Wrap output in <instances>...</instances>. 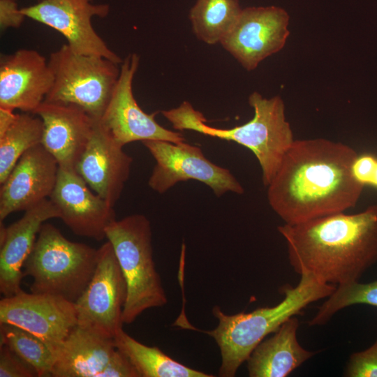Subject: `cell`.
Here are the masks:
<instances>
[{
    "mask_svg": "<svg viewBox=\"0 0 377 377\" xmlns=\"http://www.w3.org/2000/svg\"><path fill=\"white\" fill-rule=\"evenodd\" d=\"M357 155L325 138L295 140L267 186L270 207L288 225L354 207L364 187L353 172Z\"/></svg>",
    "mask_w": 377,
    "mask_h": 377,
    "instance_id": "cell-1",
    "label": "cell"
},
{
    "mask_svg": "<svg viewBox=\"0 0 377 377\" xmlns=\"http://www.w3.org/2000/svg\"><path fill=\"white\" fill-rule=\"evenodd\" d=\"M277 229L293 269L320 283L359 281L377 263V204L357 214L339 212Z\"/></svg>",
    "mask_w": 377,
    "mask_h": 377,
    "instance_id": "cell-2",
    "label": "cell"
},
{
    "mask_svg": "<svg viewBox=\"0 0 377 377\" xmlns=\"http://www.w3.org/2000/svg\"><path fill=\"white\" fill-rule=\"evenodd\" d=\"M336 286L319 282L309 274H301L295 287L283 289V299L276 305L257 308L251 312L226 314L219 306L212 309L218 325L206 331L214 338L221 353L219 374L233 377L253 349L292 316L300 314L312 302L328 297Z\"/></svg>",
    "mask_w": 377,
    "mask_h": 377,
    "instance_id": "cell-3",
    "label": "cell"
},
{
    "mask_svg": "<svg viewBox=\"0 0 377 377\" xmlns=\"http://www.w3.org/2000/svg\"><path fill=\"white\" fill-rule=\"evenodd\" d=\"M253 118L231 128L210 126L203 114L188 101L179 107L161 111L177 131L190 130L213 138L233 141L251 150L262 170L263 184L267 186L275 177L285 154L294 142L293 131L285 115L280 96L264 98L257 91L249 97Z\"/></svg>",
    "mask_w": 377,
    "mask_h": 377,
    "instance_id": "cell-4",
    "label": "cell"
},
{
    "mask_svg": "<svg viewBox=\"0 0 377 377\" xmlns=\"http://www.w3.org/2000/svg\"><path fill=\"white\" fill-rule=\"evenodd\" d=\"M98 249L70 241L54 225L45 222L23 265L33 281L31 293L47 294L75 303L96 268Z\"/></svg>",
    "mask_w": 377,
    "mask_h": 377,
    "instance_id": "cell-5",
    "label": "cell"
},
{
    "mask_svg": "<svg viewBox=\"0 0 377 377\" xmlns=\"http://www.w3.org/2000/svg\"><path fill=\"white\" fill-rule=\"evenodd\" d=\"M105 234L126 281L122 318L124 323L129 325L145 310L168 302L153 258L151 224L145 216L133 214L113 221Z\"/></svg>",
    "mask_w": 377,
    "mask_h": 377,
    "instance_id": "cell-6",
    "label": "cell"
},
{
    "mask_svg": "<svg viewBox=\"0 0 377 377\" xmlns=\"http://www.w3.org/2000/svg\"><path fill=\"white\" fill-rule=\"evenodd\" d=\"M48 64L54 82L45 101L75 105L99 120L117 82L119 64L76 53L67 44L50 54Z\"/></svg>",
    "mask_w": 377,
    "mask_h": 377,
    "instance_id": "cell-7",
    "label": "cell"
},
{
    "mask_svg": "<svg viewBox=\"0 0 377 377\" xmlns=\"http://www.w3.org/2000/svg\"><path fill=\"white\" fill-rule=\"evenodd\" d=\"M94 274L75 302L77 325L105 338L114 339L123 329L126 281L111 243L98 249Z\"/></svg>",
    "mask_w": 377,
    "mask_h": 377,
    "instance_id": "cell-8",
    "label": "cell"
},
{
    "mask_svg": "<svg viewBox=\"0 0 377 377\" xmlns=\"http://www.w3.org/2000/svg\"><path fill=\"white\" fill-rule=\"evenodd\" d=\"M142 144L156 162L148 185L158 193H163L177 183L188 179L205 184L219 197L228 191L244 193L243 187L232 174L207 159L198 146L185 141L175 143L145 140Z\"/></svg>",
    "mask_w": 377,
    "mask_h": 377,
    "instance_id": "cell-9",
    "label": "cell"
},
{
    "mask_svg": "<svg viewBox=\"0 0 377 377\" xmlns=\"http://www.w3.org/2000/svg\"><path fill=\"white\" fill-rule=\"evenodd\" d=\"M140 58L129 54L122 61L119 76L110 101L99 121L123 147L135 141L184 142L182 134L168 130L155 119L157 112L147 114L138 104L133 93V80Z\"/></svg>",
    "mask_w": 377,
    "mask_h": 377,
    "instance_id": "cell-10",
    "label": "cell"
},
{
    "mask_svg": "<svg viewBox=\"0 0 377 377\" xmlns=\"http://www.w3.org/2000/svg\"><path fill=\"white\" fill-rule=\"evenodd\" d=\"M23 15L61 33L75 52L99 56L119 64L121 58L105 44L93 27V17H105L110 13L107 3L92 0H42L21 8Z\"/></svg>",
    "mask_w": 377,
    "mask_h": 377,
    "instance_id": "cell-11",
    "label": "cell"
},
{
    "mask_svg": "<svg viewBox=\"0 0 377 377\" xmlns=\"http://www.w3.org/2000/svg\"><path fill=\"white\" fill-rule=\"evenodd\" d=\"M289 15L277 6L242 8L235 25L220 42L248 71L285 45L289 35Z\"/></svg>",
    "mask_w": 377,
    "mask_h": 377,
    "instance_id": "cell-12",
    "label": "cell"
},
{
    "mask_svg": "<svg viewBox=\"0 0 377 377\" xmlns=\"http://www.w3.org/2000/svg\"><path fill=\"white\" fill-rule=\"evenodd\" d=\"M0 323L29 332L54 353L77 325L75 303L60 297L24 290L1 300Z\"/></svg>",
    "mask_w": 377,
    "mask_h": 377,
    "instance_id": "cell-13",
    "label": "cell"
},
{
    "mask_svg": "<svg viewBox=\"0 0 377 377\" xmlns=\"http://www.w3.org/2000/svg\"><path fill=\"white\" fill-rule=\"evenodd\" d=\"M60 219L76 235L101 241L107 227L116 219L114 207L89 186L73 169L59 167L54 188L49 198Z\"/></svg>",
    "mask_w": 377,
    "mask_h": 377,
    "instance_id": "cell-14",
    "label": "cell"
},
{
    "mask_svg": "<svg viewBox=\"0 0 377 377\" xmlns=\"http://www.w3.org/2000/svg\"><path fill=\"white\" fill-rule=\"evenodd\" d=\"M54 82L48 60L34 50L20 49L0 60V107L33 113Z\"/></svg>",
    "mask_w": 377,
    "mask_h": 377,
    "instance_id": "cell-15",
    "label": "cell"
},
{
    "mask_svg": "<svg viewBox=\"0 0 377 377\" xmlns=\"http://www.w3.org/2000/svg\"><path fill=\"white\" fill-rule=\"evenodd\" d=\"M59 165L42 144L27 150L18 160L0 189V221L25 211L50 197Z\"/></svg>",
    "mask_w": 377,
    "mask_h": 377,
    "instance_id": "cell-16",
    "label": "cell"
},
{
    "mask_svg": "<svg viewBox=\"0 0 377 377\" xmlns=\"http://www.w3.org/2000/svg\"><path fill=\"white\" fill-rule=\"evenodd\" d=\"M32 114L41 119V144L59 167L75 170L97 120L75 105L45 101Z\"/></svg>",
    "mask_w": 377,
    "mask_h": 377,
    "instance_id": "cell-17",
    "label": "cell"
},
{
    "mask_svg": "<svg viewBox=\"0 0 377 377\" xmlns=\"http://www.w3.org/2000/svg\"><path fill=\"white\" fill-rule=\"evenodd\" d=\"M133 158L97 120L75 171L91 189L114 207L128 179Z\"/></svg>",
    "mask_w": 377,
    "mask_h": 377,
    "instance_id": "cell-18",
    "label": "cell"
},
{
    "mask_svg": "<svg viewBox=\"0 0 377 377\" xmlns=\"http://www.w3.org/2000/svg\"><path fill=\"white\" fill-rule=\"evenodd\" d=\"M55 218L60 219V212L47 198L25 210L19 220L8 227L0 221V292L3 297L23 291L24 263L42 225Z\"/></svg>",
    "mask_w": 377,
    "mask_h": 377,
    "instance_id": "cell-19",
    "label": "cell"
},
{
    "mask_svg": "<svg viewBox=\"0 0 377 377\" xmlns=\"http://www.w3.org/2000/svg\"><path fill=\"white\" fill-rule=\"evenodd\" d=\"M299 325L292 316L253 349L246 361L250 377H286L316 353L300 344Z\"/></svg>",
    "mask_w": 377,
    "mask_h": 377,
    "instance_id": "cell-20",
    "label": "cell"
},
{
    "mask_svg": "<svg viewBox=\"0 0 377 377\" xmlns=\"http://www.w3.org/2000/svg\"><path fill=\"white\" fill-rule=\"evenodd\" d=\"M117 350L105 338L77 325L54 353L53 377H98Z\"/></svg>",
    "mask_w": 377,
    "mask_h": 377,
    "instance_id": "cell-21",
    "label": "cell"
},
{
    "mask_svg": "<svg viewBox=\"0 0 377 377\" xmlns=\"http://www.w3.org/2000/svg\"><path fill=\"white\" fill-rule=\"evenodd\" d=\"M116 348L135 367L140 377H212L211 374L188 367L156 346L145 345L121 329L114 337Z\"/></svg>",
    "mask_w": 377,
    "mask_h": 377,
    "instance_id": "cell-22",
    "label": "cell"
},
{
    "mask_svg": "<svg viewBox=\"0 0 377 377\" xmlns=\"http://www.w3.org/2000/svg\"><path fill=\"white\" fill-rule=\"evenodd\" d=\"M242 10L239 0H196L189 12L193 32L206 44L220 43Z\"/></svg>",
    "mask_w": 377,
    "mask_h": 377,
    "instance_id": "cell-23",
    "label": "cell"
},
{
    "mask_svg": "<svg viewBox=\"0 0 377 377\" xmlns=\"http://www.w3.org/2000/svg\"><path fill=\"white\" fill-rule=\"evenodd\" d=\"M43 124L39 117L17 114V117L0 136V184H2L20 157L29 149L41 144Z\"/></svg>",
    "mask_w": 377,
    "mask_h": 377,
    "instance_id": "cell-24",
    "label": "cell"
},
{
    "mask_svg": "<svg viewBox=\"0 0 377 377\" xmlns=\"http://www.w3.org/2000/svg\"><path fill=\"white\" fill-rule=\"evenodd\" d=\"M0 343L31 365L38 377L51 376L54 353L44 341L15 325L0 323Z\"/></svg>",
    "mask_w": 377,
    "mask_h": 377,
    "instance_id": "cell-25",
    "label": "cell"
},
{
    "mask_svg": "<svg viewBox=\"0 0 377 377\" xmlns=\"http://www.w3.org/2000/svg\"><path fill=\"white\" fill-rule=\"evenodd\" d=\"M327 298L309 321L310 326L325 325L338 311L352 305L367 304L377 307V280L367 283L355 281L337 286Z\"/></svg>",
    "mask_w": 377,
    "mask_h": 377,
    "instance_id": "cell-26",
    "label": "cell"
},
{
    "mask_svg": "<svg viewBox=\"0 0 377 377\" xmlns=\"http://www.w3.org/2000/svg\"><path fill=\"white\" fill-rule=\"evenodd\" d=\"M346 377H377V339L368 348L353 353L346 366Z\"/></svg>",
    "mask_w": 377,
    "mask_h": 377,
    "instance_id": "cell-27",
    "label": "cell"
},
{
    "mask_svg": "<svg viewBox=\"0 0 377 377\" xmlns=\"http://www.w3.org/2000/svg\"><path fill=\"white\" fill-rule=\"evenodd\" d=\"M38 376L35 369L6 345L0 347V377Z\"/></svg>",
    "mask_w": 377,
    "mask_h": 377,
    "instance_id": "cell-28",
    "label": "cell"
},
{
    "mask_svg": "<svg viewBox=\"0 0 377 377\" xmlns=\"http://www.w3.org/2000/svg\"><path fill=\"white\" fill-rule=\"evenodd\" d=\"M98 377H140L128 358L117 348Z\"/></svg>",
    "mask_w": 377,
    "mask_h": 377,
    "instance_id": "cell-29",
    "label": "cell"
},
{
    "mask_svg": "<svg viewBox=\"0 0 377 377\" xmlns=\"http://www.w3.org/2000/svg\"><path fill=\"white\" fill-rule=\"evenodd\" d=\"M355 179L364 186L377 188V158L371 154L357 155L353 164Z\"/></svg>",
    "mask_w": 377,
    "mask_h": 377,
    "instance_id": "cell-30",
    "label": "cell"
},
{
    "mask_svg": "<svg viewBox=\"0 0 377 377\" xmlns=\"http://www.w3.org/2000/svg\"><path fill=\"white\" fill-rule=\"evenodd\" d=\"M26 17L19 8L16 0H0V28L5 31L8 28L20 27Z\"/></svg>",
    "mask_w": 377,
    "mask_h": 377,
    "instance_id": "cell-31",
    "label": "cell"
},
{
    "mask_svg": "<svg viewBox=\"0 0 377 377\" xmlns=\"http://www.w3.org/2000/svg\"><path fill=\"white\" fill-rule=\"evenodd\" d=\"M17 114L14 110L0 107V136L3 135L14 123Z\"/></svg>",
    "mask_w": 377,
    "mask_h": 377,
    "instance_id": "cell-32",
    "label": "cell"
},
{
    "mask_svg": "<svg viewBox=\"0 0 377 377\" xmlns=\"http://www.w3.org/2000/svg\"><path fill=\"white\" fill-rule=\"evenodd\" d=\"M38 1H42V0H38Z\"/></svg>",
    "mask_w": 377,
    "mask_h": 377,
    "instance_id": "cell-33",
    "label": "cell"
}]
</instances>
